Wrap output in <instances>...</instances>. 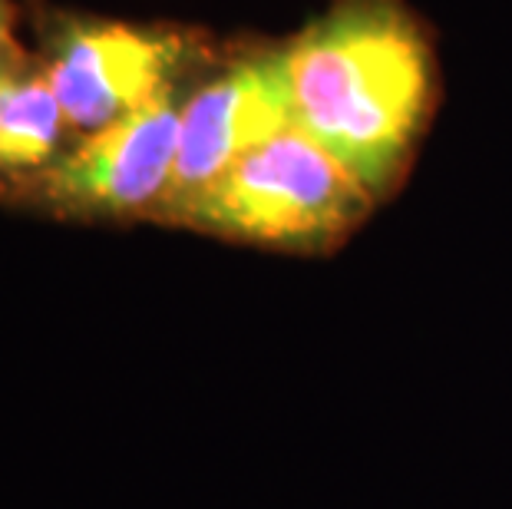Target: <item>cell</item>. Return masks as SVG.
<instances>
[{"label": "cell", "instance_id": "cell-6", "mask_svg": "<svg viewBox=\"0 0 512 509\" xmlns=\"http://www.w3.org/2000/svg\"><path fill=\"white\" fill-rule=\"evenodd\" d=\"M60 116L50 80L0 77V159L17 166L40 162L57 143Z\"/></svg>", "mask_w": 512, "mask_h": 509}, {"label": "cell", "instance_id": "cell-2", "mask_svg": "<svg viewBox=\"0 0 512 509\" xmlns=\"http://www.w3.org/2000/svg\"><path fill=\"white\" fill-rule=\"evenodd\" d=\"M367 186L301 126H285L235 162L189 212L258 242H324L367 205Z\"/></svg>", "mask_w": 512, "mask_h": 509}, {"label": "cell", "instance_id": "cell-3", "mask_svg": "<svg viewBox=\"0 0 512 509\" xmlns=\"http://www.w3.org/2000/svg\"><path fill=\"white\" fill-rule=\"evenodd\" d=\"M285 57L271 53L238 63L185 103L179 119V153L166 202L189 215L248 149L291 126Z\"/></svg>", "mask_w": 512, "mask_h": 509}, {"label": "cell", "instance_id": "cell-4", "mask_svg": "<svg viewBox=\"0 0 512 509\" xmlns=\"http://www.w3.org/2000/svg\"><path fill=\"white\" fill-rule=\"evenodd\" d=\"M179 40L133 27L76 30L50 67V86L76 129H106L119 116L166 93Z\"/></svg>", "mask_w": 512, "mask_h": 509}, {"label": "cell", "instance_id": "cell-7", "mask_svg": "<svg viewBox=\"0 0 512 509\" xmlns=\"http://www.w3.org/2000/svg\"><path fill=\"white\" fill-rule=\"evenodd\" d=\"M7 37V0H0V43Z\"/></svg>", "mask_w": 512, "mask_h": 509}, {"label": "cell", "instance_id": "cell-5", "mask_svg": "<svg viewBox=\"0 0 512 509\" xmlns=\"http://www.w3.org/2000/svg\"><path fill=\"white\" fill-rule=\"evenodd\" d=\"M179 119L172 93L100 129L57 172V192L110 212H133L169 196L179 153Z\"/></svg>", "mask_w": 512, "mask_h": 509}, {"label": "cell", "instance_id": "cell-1", "mask_svg": "<svg viewBox=\"0 0 512 509\" xmlns=\"http://www.w3.org/2000/svg\"><path fill=\"white\" fill-rule=\"evenodd\" d=\"M291 119L367 189L387 186L430 100V53L387 0H351L281 50Z\"/></svg>", "mask_w": 512, "mask_h": 509}]
</instances>
